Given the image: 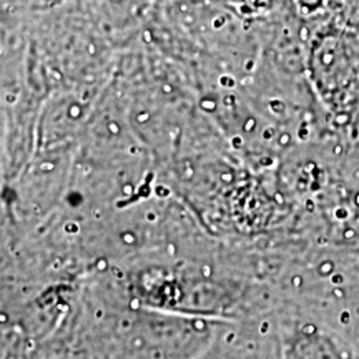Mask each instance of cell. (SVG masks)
Returning <instances> with one entry per match:
<instances>
[{
  "mask_svg": "<svg viewBox=\"0 0 359 359\" xmlns=\"http://www.w3.org/2000/svg\"><path fill=\"white\" fill-rule=\"evenodd\" d=\"M298 285L303 316L326 327L359 359V257L309 263Z\"/></svg>",
  "mask_w": 359,
  "mask_h": 359,
  "instance_id": "obj_1",
  "label": "cell"
},
{
  "mask_svg": "<svg viewBox=\"0 0 359 359\" xmlns=\"http://www.w3.org/2000/svg\"><path fill=\"white\" fill-rule=\"evenodd\" d=\"M330 0H294L298 11L303 13V15H313V13L323 11L327 6Z\"/></svg>",
  "mask_w": 359,
  "mask_h": 359,
  "instance_id": "obj_5",
  "label": "cell"
},
{
  "mask_svg": "<svg viewBox=\"0 0 359 359\" xmlns=\"http://www.w3.org/2000/svg\"><path fill=\"white\" fill-rule=\"evenodd\" d=\"M311 69L327 100H343L359 85V42L348 35H325L313 48Z\"/></svg>",
  "mask_w": 359,
  "mask_h": 359,
  "instance_id": "obj_2",
  "label": "cell"
},
{
  "mask_svg": "<svg viewBox=\"0 0 359 359\" xmlns=\"http://www.w3.org/2000/svg\"><path fill=\"white\" fill-rule=\"evenodd\" d=\"M281 359H358L343 341L308 318H298L283 334Z\"/></svg>",
  "mask_w": 359,
  "mask_h": 359,
  "instance_id": "obj_3",
  "label": "cell"
},
{
  "mask_svg": "<svg viewBox=\"0 0 359 359\" xmlns=\"http://www.w3.org/2000/svg\"><path fill=\"white\" fill-rule=\"evenodd\" d=\"M88 102L75 93H58L45 103L39 118V147L50 148L70 140L82 127H87Z\"/></svg>",
  "mask_w": 359,
  "mask_h": 359,
  "instance_id": "obj_4",
  "label": "cell"
}]
</instances>
